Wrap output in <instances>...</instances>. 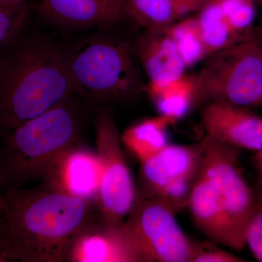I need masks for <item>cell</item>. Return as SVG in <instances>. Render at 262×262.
I'll list each match as a JSON object with an SVG mask.
<instances>
[{
	"instance_id": "22",
	"label": "cell",
	"mask_w": 262,
	"mask_h": 262,
	"mask_svg": "<svg viewBox=\"0 0 262 262\" xmlns=\"http://www.w3.org/2000/svg\"><path fill=\"white\" fill-rule=\"evenodd\" d=\"M255 194L254 208L246 227V246L249 247L254 258L262 262V187H256Z\"/></svg>"
},
{
	"instance_id": "30",
	"label": "cell",
	"mask_w": 262,
	"mask_h": 262,
	"mask_svg": "<svg viewBox=\"0 0 262 262\" xmlns=\"http://www.w3.org/2000/svg\"><path fill=\"white\" fill-rule=\"evenodd\" d=\"M260 105H261V106H262V96H261V101H260Z\"/></svg>"
},
{
	"instance_id": "19",
	"label": "cell",
	"mask_w": 262,
	"mask_h": 262,
	"mask_svg": "<svg viewBox=\"0 0 262 262\" xmlns=\"http://www.w3.org/2000/svg\"><path fill=\"white\" fill-rule=\"evenodd\" d=\"M168 32L186 67L207 58L206 46L196 18H184L169 27Z\"/></svg>"
},
{
	"instance_id": "3",
	"label": "cell",
	"mask_w": 262,
	"mask_h": 262,
	"mask_svg": "<svg viewBox=\"0 0 262 262\" xmlns=\"http://www.w3.org/2000/svg\"><path fill=\"white\" fill-rule=\"evenodd\" d=\"M80 114L72 97L24 122L0 139L4 192L44 178L60 155L80 142Z\"/></svg>"
},
{
	"instance_id": "8",
	"label": "cell",
	"mask_w": 262,
	"mask_h": 262,
	"mask_svg": "<svg viewBox=\"0 0 262 262\" xmlns=\"http://www.w3.org/2000/svg\"><path fill=\"white\" fill-rule=\"evenodd\" d=\"M95 129L96 153L102 168L98 211L103 224L120 227L135 203L134 181L122 154L115 117L110 110L98 113Z\"/></svg>"
},
{
	"instance_id": "21",
	"label": "cell",
	"mask_w": 262,
	"mask_h": 262,
	"mask_svg": "<svg viewBox=\"0 0 262 262\" xmlns=\"http://www.w3.org/2000/svg\"><path fill=\"white\" fill-rule=\"evenodd\" d=\"M33 8L31 1L18 4H0V46L23 29Z\"/></svg>"
},
{
	"instance_id": "28",
	"label": "cell",
	"mask_w": 262,
	"mask_h": 262,
	"mask_svg": "<svg viewBox=\"0 0 262 262\" xmlns=\"http://www.w3.org/2000/svg\"><path fill=\"white\" fill-rule=\"evenodd\" d=\"M29 1L31 0H0V4H18Z\"/></svg>"
},
{
	"instance_id": "27",
	"label": "cell",
	"mask_w": 262,
	"mask_h": 262,
	"mask_svg": "<svg viewBox=\"0 0 262 262\" xmlns=\"http://www.w3.org/2000/svg\"><path fill=\"white\" fill-rule=\"evenodd\" d=\"M260 3H261L262 7V0H260ZM253 36L260 45L262 49V10L259 22H258V25L253 29Z\"/></svg>"
},
{
	"instance_id": "7",
	"label": "cell",
	"mask_w": 262,
	"mask_h": 262,
	"mask_svg": "<svg viewBox=\"0 0 262 262\" xmlns=\"http://www.w3.org/2000/svg\"><path fill=\"white\" fill-rule=\"evenodd\" d=\"M201 165L208 175L215 203L223 213L230 238V249L239 252L246 246V231L256 201L239 167L241 149L206 136Z\"/></svg>"
},
{
	"instance_id": "12",
	"label": "cell",
	"mask_w": 262,
	"mask_h": 262,
	"mask_svg": "<svg viewBox=\"0 0 262 262\" xmlns=\"http://www.w3.org/2000/svg\"><path fill=\"white\" fill-rule=\"evenodd\" d=\"M136 51L149 80V95L184 75L187 67L168 29L145 31L136 44Z\"/></svg>"
},
{
	"instance_id": "4",
	"label": "cell",
	"mask_w": 262,
	"mask_h": 262,
	"mask_svg": "<svg viewBox=\"0 0 262 262\" xmlns=\"http://www.w3.org/2000/svg\"><path fill=\"white\" fill-rule=\"evenodd\" d=\"M193 105L225 103L252 108L262 96V49L253 34L203 60Z\"/></svg>"
},
{
	"instance_id": "1",
	"label": "cell",
	"mask_w": 262,
	"mask_h": 262,
	"mask_svg": "<svg viewBox=\"0 0 262 262\" xmlns=\"http://www.w3.org/2000/svg\"><path fill=\"white\" fill-rule=\"evenodd\" d=\"M0 228L13 261H67L85 229L102 222L97 204L43 184L5 192Z\"/></svg>"
},
{
	"instance_id": "13",
	"label": "cell",
	"mask_w": 262,
	"mask_h": 262,
	"mask_svg": "<svg viewBox=\"0 0 262 262\" xmlns=\"http://www.w3.org/2000/svg\"><path fill=\"white\" fill-rule=\"evenodd\" d=\"M67 261L136 262L121 227L98 222L75 241Z\"/></svg>"
},
{
	"instance_id": "18",
	"label": "cell",
	"mask_w": 262,
	"mask_h": 262,
	"mask_svg": "<svg viewBox=\"0 0 262 262\" xmlns=\"http://www.w3.org/2000/svg\"><path fill=\"white\" fill-rule=\"evenodd\" d=\"M150 96L156 103L160 115L167 117L173 125L193 105V77L182 76Z\"/></svg>"
},
{
	"instance_id": "29",
	"label": "cell",
	"mask_w": 262,
	"mask_h": 262,
	"mask_svg": "<svg viewBox=\"0 0 262 262\" xmlns=\"http://www.w3.org/2000/svg\"><path fill=\"white\" fill-rule=\"evenodd\" d=\"M5 192L0 187V213L3 211L5 206Z\"/></svg>"
},
{
	"instance_id": "10",
	"label": "cell",
	"mask_w": 262,
	"mask_h": 262,
	"mask_svg": "<svg viewBox=\"0 0 262 262\" xmlns=\"http://www.w3.org/2000/svg\"><path fill=\"white\" fill-rule=\"evenodd\" d=\"M101 172L97 153L79 142L60 155L42 179L43 184L97 204Z\"/></svg>"
},
{
	"instance_id": "5",
	"label": "cell",
	"mask_w": 262,
	"mask_h": 262,
	"mask_svg": "<svg viewBox=\"0 0 262 262\" xmlns=\"http://www.w3.org/2000/svg\"><path fill=\"white\" fill-rule=\"evenodd\" d=\"M76 94L96 101L121 98L139 85L137 72L125 43L96 38L66 51Z\"/></svg>"
},
{
	"instance_id": "11",
	"label": "cell",
	"mask_w": 262,
	"mask_h": 262,
	"mask_svg": "<svg viewBox=\"0 0 262 262\" xmlns=\"http://www.w3.org/2000/svg\"><path fill=\"white\" fill-rule=\"evenodd\" d=\"M201 141L193 145L168 144L141 163V177L146 195L158 196L168 188L193 184L201 165Z\"/></svg>"
},
{
	"instance_id": "9",
	"label": "cell",
	"mask_w": 262,
	"mask_h": 262,
	"mask_svg": "<svg viewBox=\"0 0 262 262\" xmlns=\"http://www.w3.org/2000/svg\"><path fill=\"white\" fill-rule=\"evenodd\" d=\"M206 136L241 150L262 149V117L248 108L225 103L205 105L201 112Z\"/></svg>"
},
{
	"instance_id": "24",
	"label": "cell",
	"mask_w": 262,
	"mask_h": 262,
	"mask_svg": "<svg viewBox=\"0 0 262 262\" xmlns=\"http://www.w3.org/2000/svg\"><path fill=\"white\" fill-rule=\"evenodd\" d=\"M13 261L9 248L0 228V262Z\"/></svg>"
},
{
	"instance_id": "25",
	"label": "cell",
	"mask_w": 262,
	"mask_h": 262,
	"mask_svg": "<svg viewBox=\"0 0 262 262\" xmlns=\"http://www.w3.org/2000/svg\"><path fill=\"white\" fill-rule=\"evenodd\" d=\"M108 9L113 16L114 21H116L120 17V5L121 0H106Z\"/></svg>"
},
{
	"instance_id": "2",
	"label": "cell",
	"mask_w": 262,
	"mask_h": 262,
	"mask_svg": "<svg viewBox=\"0 0 262 262\" xmlns=\"http://www.w3.org/2000/svg\"><path fill=\"white\" fill-rule=\"evenodd\" d=\"M75 94L57 45L22 29L0 46V139Z\"/></svg>"
},
{
	"instance_id": "15",
	"label": "cell",
	"mask_w": 262,
	"mask_h": 262,
	"mask_svg": "<svg viewBox=\"0 0 262 262\" xmlns=\"http://www.w3.org/2000/svg\"><path fill=\"white\" fill-rule=\"evenodd\" d=\"M38 10L49 21L69 29L114 21L106 0H40Z\"/></svg>"
},
{
	"instance_id": "16",
	"label": "cell",
	"mask_w": 262,
	"mask_h": 262,
	"mask_svg": "<svg viewBox=\"0 0 262 262\" xmlns=\"http://www.w3.org/2000/svg\"><path fill=\"white\" fill-rule=\"evenodd\" d=\"M170 125V120L163 115L147 119L127 129L122 142L143 163L168 145L167 129Z\"/></svg>"
},
{
	"instance_id": "14",
	"label": "cell",
	"mask_w": 262,
	"mask_h": 262,
	"mask_svg": "<svg viewBox=\"0 0 262 262\" xmlns=\"http://www.w3.org/2000/svg\"><path fill=\"white\" fill-rule=\"evenodd\" d=\"M208 0H121L120 16L126 14L149 32L168 29L184 15L201 10Z\"/></svg>"
},
{
	"instance_id": "20",
	"label": "cell",
	"mask_w": 262,
	"mask_h": 262,
	"mask_svg": "<svg viewBox=\"0 0 262 262\" xmlns=\"http://www.w3.org/2000/svg\"><path fill=\"white\" fill-rule=\"evenodd\" d=\"M222 13L234 32L243 37L252 35L256 0H217Z\"/></svg>"
},
{
	"instance_id": "6",
	"label": "cell",
	"mask_w": 262,
	"mask_h": 262,
	"mask_svg": "<svg viewBox=\"0 0 262 262\" xmlns=\"http://www.w3.org/2000/svg\"><path fill=\"white\" fill-rule=\"evenodd\" d=\"M120 227L136 262H191L195 243L183 232L175 211L155 196L136 198Z\"/></svg>"
},
{
	"instance_id": "17",
	"label": "cell",
	"mask_w": 262,
	"mask_h": 262,
	"mask_svg": "<svg viewBox=\"0 0 262 262\" xmlns=\"http://www.w3.org/2000/svg\"><path fill=\"white\" fill-rule=\"evenodd\" d=\"M196 18L206 46L207 57L247 38L241 37L232 30L217 0H208Z\"/></svg>"
},
{
	"instance_id": "26",
	"label": "cell",
	"mask_w": 262,
	"mask_h": 262,
	"mask_svg": "<svg viewBox=\"0 0 262 262\" xmlns=\"http://www.w3.org/2000/svg\"><path fill=\"white\" fill-rule=\"evenodd\" d=\"M255 165L258 171L257 186L262 187V149L256 152L254 158Z\"/></svg>"
},
{
	"instance_id": "23",
	"label": "cell",
	"mask_w": 262,
	"mask_h": 262,
	"mask_svg": "<svg viewBox=\"0 0 262 262\" xmlns=\"http://www.w3.org/2000/svg\"><path fill=\"white\" fill-rule=\"evenodd\" d=\"M247 260L209 244H194L191 262H245Z\"/></svg>"
}]
</instances>
